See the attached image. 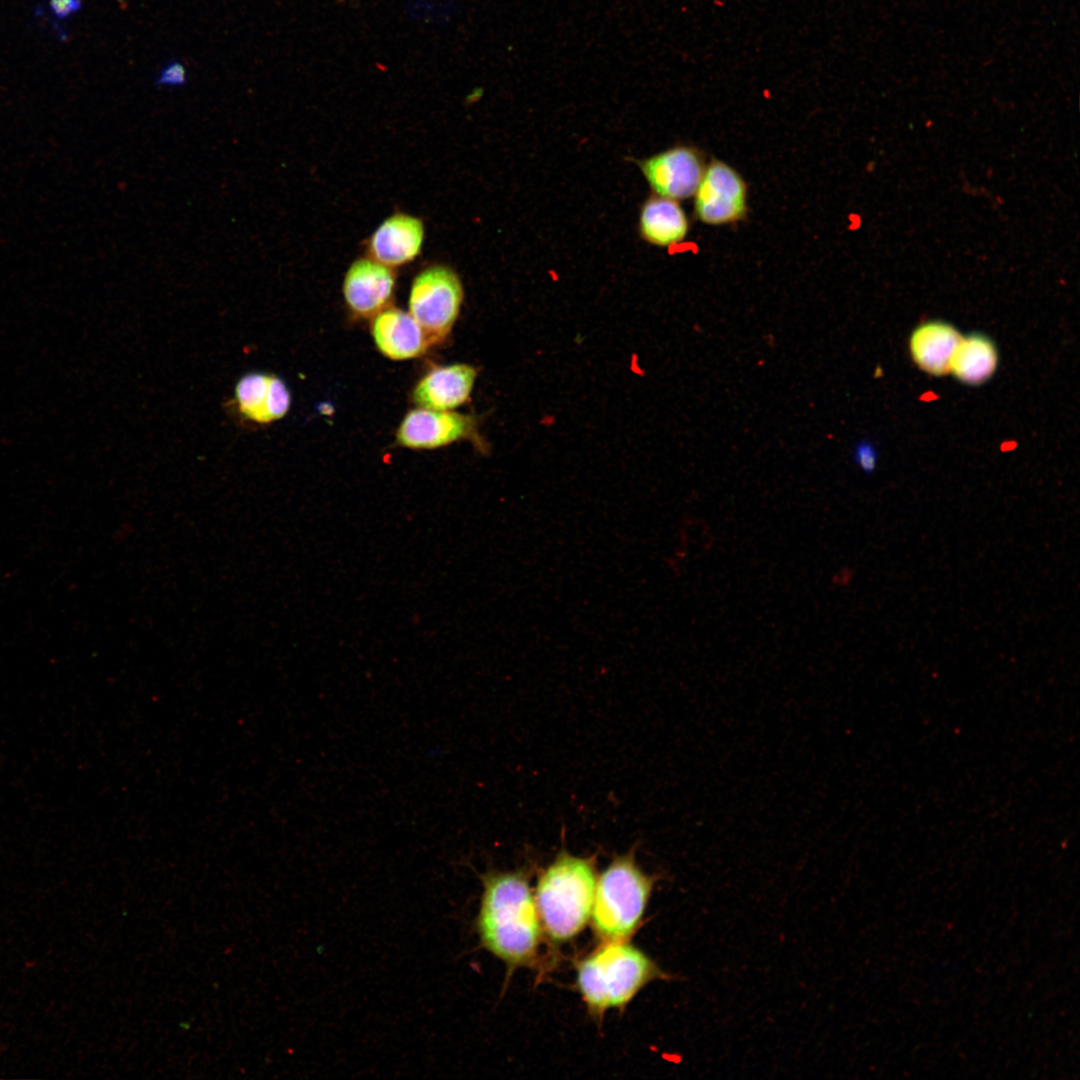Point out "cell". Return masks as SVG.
<instances>
[{
    "label": "cell",
    "mask_w": 1080,
    "mask_h": 1080,
    "mask_svg": "<svg viewBox=\"0 0 1080 1080\" xmlns=\"http://www.w3.org/2000/svg\"><path fill=\"white\" fill-rule=\"evenodd\" d=\"M475 928L480 944L509 966L528 965L537 954L541 923L524 872L488 870Z\"/></svg>",
    "instance_id": "1"
},
{
    "label": "cell",
    "mask_w": 1080,
    "mask_h": 1080,
    "mask_svg": "<svg viewBox=\"0 0 1080 1080\" xmlns=\"http://www.w3.org/2000/svg\"><path fill=\"white\" fill-rule=\"evenodd\" d=\"M596 881L595 857H578L566 851L541 873L534 899L540 923L552 941H568L586 925Z\"/></svg>",
    "instance_id": "2"
},
{
    "label": "cell",
    "mask_w": 1080,
    "mask_h": 1080,
    "mask_svg": "<svg viewBox=\"0 0 1080 1080\" xmlns=\"http://www.w3.org/2000/svg\"><path fill=\"white\" fill-rule=\"evenodd\" d=\"M668 977L636 947L606 942L578 964L577 988L591 1013L601 1016L624 1007L650 981Z\"/></svg>",
    "instance_id": "3"
},
{
    "label": "cell",
    "mask_w": 1080,
    "mask_h": 1080,
    "mask_svg": "<svg viewBox=\"0 0 1080 1080\" xmlns=\"http://www.w3.org/2000/svg\"><path fill=\"white\" fill-rule=\"evenodd\" d=\"M654 882L632 851L615 857L596 881L591 918L597 936L605 942L627 940L642 920Z\"/></svg>",
    "instance_id": "4"
},
{
    "label": "cell",
    "mask_w": 1080,
    "mask_h": 1080,
    "mask_svg": "<svg viewBox=\"0 0 1080 1080\" xmlns=\"http://www.w3.org/2000/svg\"><path fill=\"white\" fill-rule=\"evenodd\" d=\"M464 287L460 275L450 265L434 262L413 277L409 313L419 323L432 344L442 342L451 332L461 310Z\"/></svg>",
    "instance_id": "5"
},
{
    "label": "cell",
    "mask_w": 1080,
    "mask_h": 1080,
    "mask_svg": "<svg viewBox=\"0 0 1080 1080\" xmlns=\"http://www.w3.org/2000/svg\"><path fill=\"white\" fill-rule=\"evenodd\" d=\"M694 213L703 224L723 226L747 218L748 185L728 163L713 158L707 163L694 193Z\"/></svg>",
    "instance_id": "6"
},
{
    "label": "cell",
    "mask_w": 1080,
    "mask_h": 1080,
    "mask_svg": "<svg viewBox=\"0 0 1080 1080\" xmlns=\"http://www.w3.org/2000/svg\"><path fill=\"white\" fill-rule=\"evenodd\" d=\"M634 161L654 194L676 201L694 195L707 165L704 152L686 144Z\"/></svg>",
    "instance_id": "7"
},
{
    "label": "cell",
    "mask_w": 1080,
    "mask_h": 1080,
    "mask_svg": "<svg viewBox=\"0 0 1080 1080\" xmlns=\"http://www.w3.org/2000/svg\"><path fill=\"white\" fill-rule=\"evenodd\" d=\"M465 439L483 448L475 417L453 410L418 407L404 416L396 431V442L410 449H436Z\"/></svg>",
    "instance_id": "8"
},
{
    "label": "cell",
    "mask_w": 1080,
    "mask_h": 1080,
    "mask_svg": "<svg viewBox=\"0 0 1080 1080\" xmlns=\"http://www.w3.org/2000/svg\"><path fill=\"white\" fill-rule=\"evenodd\" d=\"M426 226L417 215L396 211L387 216L364 241L365 255L397 269L414 262L423 251Z\"/></svg>",
    "instance_id": "9"
},
{
    "label": "cell",
    "mask_w": 1080,
    "mask_h": 1080,
    "mask_svg": "<svg viewBox=\"0 0 1080 1080\" xmlns=\"http://www.w3.org/2000/svg\"><path fill=\"white\" fill-rule=\"evenodd\" d=\"M396 270L364 255L348 266L342 283L346 306L361 318H372L390 306L396 289Z\"/></svg>",
    "instance_id": "10"
},
{
    "label": "cell",
    "mask_w": 1080,
    "mask_h": 1080,
    "mask_svg": "<svg viewBox=\"0 0 1080 1080\" xmlns=\"http://www.w3.org/2000/svg\"><path fill=\"white\" fill-rule=\"evenodd\" d=\"M371 335L377 349L385 357L396 361L419 357L432 345L408 311L392 306L372 317Z\"/></svg>",
    "instance_id": "11"
},
{
    "label": "cell",
    "mask_w": 1080,
    "mask_h": 1080,
    "mask_svg": "<svg viewBox=\"0 0 1080 1080\" xmlns=\"http://www.w3.org/2000/svg\"><path fill=\"white\" fill-rule=\"evenodd\" d=\"M235 402L242 416L259 424L284 417L291 405V393L278 376L251 372L243 375L235 386Z\"/></svg>",
    "instance_id": "12"
},
{
    "label": "cell",
    "mask_w": 1080,
    "mask_h": 1080,
    "mask_svg": "<svg viewBox=\"0 0 1080 1080\" xmlns=\"http://www.w3.org/2000/svg\"><path fill=\"white\" fill-rule=\"evenodd\" d=\"M476 377L475 367L466 363L435 367L417 382L412 400L421 408L454 410L468 401Z\"/></svg>",
    "instance_id": "13"
},
{
    "label": "cell",
    "mask_w": 1080,
    "mask_h": 1080,
    "mask_svg": "<svg viewBox=\"0 0 1080 1080\" xmlns=\"http://www.w3.org/2000/svg\"><path fill=\"white\" fill-rule=\"evenodd\" d=\"M690 231V221L679 201L653 195L640 208L638 232L647 243L671 247L683 242Z\"/></svg>",
    "instance_id": "14"
},
{
    "label": "cell",
    "mask_w": 1080,
    "mask_h": 1080,
    "mask_svg": "<svg viewBox=\"0 0 1080 1080\" xmlns=\"http://www.w3.org/2000/svg\"><path fill=\"white\" fill-rule=\"evenodd\" d=\"M961 338L960 332L947 322L923 323L909 339L912 359L930 375H946L950 372L951 360Z\"/></svg>",
    "instance_id": "15"
},
{
    "label": "cell",
    "mask_w": 1080,
    "mask_h": 1080,
    "mask_svg": "<svg viewBox=\"0 0 1080 1080\" xmlns=\"http://www.w3.org/2000/svg\"><path fill=\"white\" fill-rule=\"evenodd\" d=\"M998 352L988 337L972 334L961 338L951 360L950 372L962 383L980 385L995 372Z\"/></svg>",
    "instance_id": "16"
},
{
    "label": "cell",
    "mask_w": 1080,
    "mask_h": 1080,
    "mask_svg": "<svg viewBox=\"0 0 1080 1080\" xmlns=\"http://www.w3.org/2000/svg\"><path fill=\"white\" fill-rule=\"evenodd\" d=\"M159 87H181L187 83L185 66L179 61H171L159 72L155 79Z\"/></svg>",
    "instance_id": "17"
},
{
    "label": "cell",
    "mask_w": 1080,
    "mask_h": 1080,
    "mask_svg": "<svg viewBox=\"0 0 1080 1080\" xmlns=\"http://www.w3.org/2000/svg\"><path fill=\"white\" fill-rule=\"evenodd\" d=\"M853 461L865 475H872L877 465V452L874 446L861 441L854 446Z\"/></svg>",
    "instance_id": "18"
},
{
    "label": "cell",
    "mask_w": 1080,
    "mask_h": 1080,
    "mask_svg": "<svg viewBox=\"0 0 1080 1080\" xmlns=\"http://www.w3.org/2000/svg\"><path fill=\"white\" fill-rule=\"evenodd\" d=\"M51 6L56 15L66 16L78 9L80 6L79 0H52Z\"/></svg>",
    "instance_id": "19"
}]
</instances>
